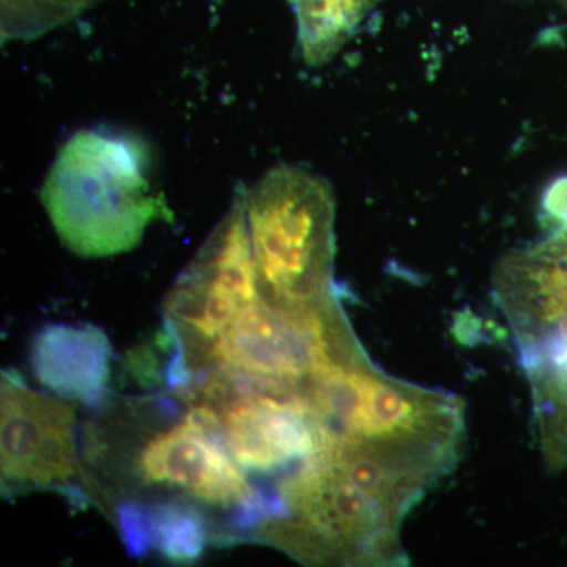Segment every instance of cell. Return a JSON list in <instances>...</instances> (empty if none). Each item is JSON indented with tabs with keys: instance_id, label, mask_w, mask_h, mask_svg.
Returning <instances> with one entry per match:
<instances>
[{
	"instance_id": "11",
	"label": "cell",
	"mask_w": 567,
	"mask_h": 567,
	"mask_svg": "<svg viewBox=\"0 0 567 567\" xmlns=\"http://www.w3.org/2000/svg\"><path fill=\"white\" fill-rule=\"evenodd\" d=\"M544 219L557 234L551 238V246L566 244L567 241V175L555 178L544 192L543 200Z\"/></svg>"
},
{
	"instance_id": "12",
	"label": "cell",
	"mask_w": 567,
	"mask_h": 567,
	"mask_svg": "<svg viewBox=\"0 0 567 567\" xmlns=\"http://www.w3.org/2000/svg\"><path fill=\"white\" fill-rule=\"evenodd\" d=\"M563 259H565L566 262H567V249H566V252H565V257H563Z\"/></svg>"
},
{
	"instance_id": "8",
	"label": "cell",
	"mask_w": 567,
	"mask_h": 567,
	"mask_svg": "<svg viewBox=\"0 0 567 567\" xmlns=\"http://www.w3.org/2000/svg\"><path fill=\"white\" fill-rule=\"evenodd\" d=\"M151 522L153 548L171 561H196L207 547V522L188 503H162L151 509Z\"/></svg>"
},
{
	"instance_id": "5",
	"label": "cell",
	"mask_w": 567,
	"mask_h": 567,
	"mask_svg": "<svg viewBox=\"0 0 567 567\" xmlns=\"http://www.w3.org/2000/svg\"><path fill=\"white\" fill-rule=\"evenodd\" d=\"M140 470L147 483L173 484L216 506L241 505L254 492L229 451L188 421L153 439Z\"/></svg>"
},
{
	"instance_id": "3",
	"label": "cell",
	"mask_w": 567,
	"mask_h": 567,
	"mask_svg": "<svg viewBox=\"0 0 567 567\" xmlns=\"http://www.w3.org/2000/svg\"><path fill=\"white\" fill-rule=\"evenodd\" d=\"M0 465L3 484L47 487L76 475L74 406L2 374Z\"/></svg>"
},
{
	"instance_id": "10",
	"label": "cell",
	"mask_w": 567,
	"mask_h": 567,
	"mask_svg": "<svg viewBox=\"0 0 567 567\" xmlns=\"http://www.w3.org/2000/svg\"><path fill=\"white\" fill-rule=\"evenodd\" d=\"M118 528L130 557L144 558L153 548L151 511L137 503L118 506Z\"/></svg>"
},
{
	"instance_id": "6",
	"label": "cell",
	"mask_w": 567,
	"mask_h": 567,
	"mask_svg": "<svg viewBox=\"0 0 567 567\" xmlns=\"http://www.w3.org/2000/svg\"><path fill=\"white\" fill-rule=\"evenodd\" d=\"M112 347L95 324H47L32 342L37 380L63 399L95 406L106 394Z\"/></svg>"
},
{
	"instance_id": "4",
	"label": "cell",
	"mask_w": 567,
	"mask_h": 567,
	"mask_svg": "<svg viewBox=\"0 0 567 567\" xmlns=\"http://www.w3.org/2000/svg\"><path fill=\"white\" fill-rule=\"evenodd\" d=\"M221 410L227 450L246 470L270 473L289 462L306 464L328 453L311 398L282 402L238 395Z\"/></svg>"
},
{
	"instance_id": "1",
	"label": "cell",
	"mask_w": 567,
	"mask_h": 567,
	"mask_svg": "<svg viewBox=\"0 0 567 567\" xmlns=\"http://www.w3.org/2000/svg\"><path fill=\"white\" fill-rule=\"evenodd\" d=\"M41 200L62 244L81 257L132 251L153 221L173 218L153 189L147 144L121 130L74 133L48 171Z\"/></svg>"
},
{
	"instance_id": "9",
	"label": "cell",
	"mask_w": 567,
	"mask_h": 567,
	"mask_svg": "<svg viewBox=\"0 0 567 567\" xmlns=\"http://www.w3.org/2000/svg\"><path fill=\"white\" fill-rule=\"evenodd\" d=\"M99 0H0L2 40H31L80 17Z\"/></svg>"
},
{
	"instance_id": "2",
	"label": "cell",
	"mask_w": 567,
	"mask_h": 567,
	"mask_svg": "<svg viewBox=\"0 0 567 567\" xmlns=\"http://www.w3.org/2000/svg\"><path fill=\"white\" fill-rule=\"evenodd\" d=\"M244 200L262 298L282 306L334 298L330 183L305 167H274Z\"/></svg>"
},
{
	"instance_id": "7",
	"label": "cell",
	"mask_w": 567,
	"mask_h": 567,
	"mask_svg": "<svg viewBox=\"0 0 567 567\" xmlns=\"http://www.w3.org/2000/svg\"><path fill=\"white\" fill-rule=\"evenodd\" d=\"M377 2L379 0H292L305 61L311 66L330 61Z\"/></svg>"
}]
</instances>
